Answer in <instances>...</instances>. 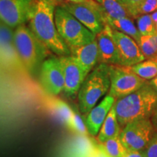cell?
I'll return each instance as SVG.
<instances>
[{"label": "cell", "mask_w": 157, "mask_h": 157, "mask_svg": "<svg viewBox=\"0 0 157 157\" xmlns=\"http://www.w3.org/2000/svg\"><path fill=\"white\" fill-rule=\"evenodd\" d=\"M60 0H34L28 26L45 46L58 56H71L68 44L60 36L55 21V11Z\"/></svg>", "instance_id": "cell-1"}, {"label": "cell", "mask_w": 157, "mask_h": 157, "mask_svg": "<svg viewBox=\"0 0 157 157\" xmlns=\"http://www.w3.org/2000/svg\"><path fill=\"white\" fill-rule=\"evenodd\" d=\"M157 105V92L149 82L134 93L116 100L114 107L118 121L124 127L130 121L151 119Z\"/></svg>", "instance_id": "cell-2"}, {"label": "cell", "mask_w": 157, "mask_h": 157, "mask_svg": "<svg viewBox=\"0 0 157 157\" xmlns=\"http://www.w3.org/2000/svg\"><path fill=\"white\" fill-rule=\"evenodd\" d=\"M14 42L25 71L30 75H35L50 50L25 24L15 29Z\"/></svg>", "instance_id": "cell-3"}, {"label": "cell", "mask_w": 157, "mask_h": 157, "mask_svg": "<svg viewBox=\"0 0 157 157\" xmlns=\"http://www.w3.org/2000/svg\"><path fill=\"white\" fill-rule=\"evenodd\" d=\"M110 87L109 65L98 63L86 76L78 93L80 113L87 114L95 106L98 101L109 92Z\"/></svg>", "instance_id": "cell-4"}, {"label": "cell", "mask_w": 157, "mask_h": 157, "mask_svg": "<svg viewBox=\"0 0 157 157\" xmlns=\"http://www.w3.org/2000/svg\"><path fill=\"white\" fill-rule=\"evenodd\" d=\"M55 21L58 33L69 48L95 40L96 35L60 5L55 11Z\"/></svg>", "instance_id": "cell-5"}, {"label": "cell", "mask_w": 157, "mask_h": 157, "mask_svg": "<svg viewBox=\"0 0 157 157\" xmlns=\"http://www.w3.org/2000/svg\"><path fill=\"white\" fill-rule=\"evenodd\" d=\"M111 87L109 94L116 100L134 93L148 81L135 73L131 66L109 65Z\"/></svg>", "instance_id": "cell-6"}, {"label": "cell", "mask_w": 157, "mask_h": 157, "mask_svg": "<svg viewBox=\"0 0 157 157\" xmlns=\"http://www.w3.org/2000/svg\"><path fill=\"white\" fill-rule=\"evenodd\" d=\"M155 133L151 119H143L127 124L121 130L119 137L128 150L144 151Z\"/></svg>", "instance_id": "cell-7"}, {"label": "cell", "mask_w": 157, "mask_h": 157, "mask_svg": "<svg viewBox=\"0 0 157 157\" xmlns=\"http://www.w3.org/2000/svg\"><path fill=\"white\" fill-rule=\"evenodd\" d=\"M59 5L71 13L95 35L105 27V23L99 10V3L95 0L80 3L60 0Z\"/></svg>", "instance_id": "cell-8"}, {"label": "cell", "mask_w": 157, "mask_h": 157, "mask_svg": "<svg viewBox=\"0 0 157 157\" xmlns=\"http://www.w3.org/2000/svg\"><path fill=\"white\" fill-rule=\"evenodd\" d=\"M39 79L42 89L48 95L55 96L63 91L64 75L58 56L50 57L42 63Z\"/></svg>", "instance_id": "cell-9"}, {"label": "cell", "mask_w": 157, "mask_h": 157, "mask_svg": "<svg viewBox=\"0 0 157 157\" xmlns=\"http://www.w3.org/2000/svg\"><path fill=\"white\" fill-rule=\"evenodd\" d=\"M34 0H0L1 22L15 29L28 23Z\"/></svg>", "instance_id": "cell-10"}, {"label": "cell", "mask_w": 157, "mask_h": 157, "mask_svg": "<svg viewBox=\"0 0 157 157\" xmlns=\"http://www.w3.org/2000/svg\"><path fill=\"white\" fill-rule=\"evenodd\" d=\"M112 36L117 45L119 57V65L132 66L146 60V57L143 54L138 44L134 39L113 29Z\"/></svg>", "instance_id": "cell-11"}, {"label": "cell", "mask_w": 157, "mask_h": 157, "mask_svg": "<svg viewBox=\"0 0 157 157\" xmlns=\"http://www.w3.org/2000/svg\"><path fill=\"white\" fill-rule=\"evenodd\" d=\"M58 57L63 71L65 95L70 98H75L87 75L71 56Z\"/></svg>", "instance_id": "cell-12"}, {"label": "cell", "mask_w": 157, "mask_h": 157, "mask_svg": "<svg viewBox=\"0 0 157 157\" xmlns=\"http://www.w3.org/2000/svg\"><path fill=\"white\" fill-rule=\"evenodd\" d=\"M13 29L1 22V60L2 65L8 68L25 70L17 54L14 42Z\"/></svg>", "instance_id": "cell-13"}, {"label": "cell", "mask_w": 157, "mask_h": 157, "mask_svg": "<svg viewBox=\"0 0 157 157\" xmlns=\"http://www.w3.org/2000/svg\"><path fill=\"white\" fill-rule=\"evenodd\" d=\"M99 52V63L119 65L117 45L112 36V29L108 24L96 35Z\"/></svg>", "instance_id": "cell-14"}, {"label": "cell", "mask_w": 157, "mask_h": 157, "mask_svg": "<svg viewBox=\"0 0 157 157\" xmlns=\"http://www.w3.org/2000/svg\"><path fill=\"white\" fill-rule=\"evenodd\" d=\"M71 56L88 75L99 63V52L97 40L78 47L70 48Z\"/></svg>", "instance_id": "cell-15"}, {"label": "cell", "mask_w": 157, "mask_h": 157, "mask_svg": "<svg viewBox=\"0 0 157 157\" xmlns=\"http://www.w3.org/2000/svg\"><path fill=\"white\" fill-rule=\"evenodd\" d=\"M115 101V98L108 94L101 103L90 110L85 119V124L89 134L93 136L98 135Z\"/></svg>", "instance_id": "cell-16"}, {"label": "cell", "mask_w": 157, "mask_h": 157, "mask_svg": "<svg viewBox=\"0 0 157 157\" xmlns=\"http://www.w3.org/2000/svg\"><path fill=\"white\" fill-rule=\"evenodd\" d=\"M121 132V126L118 121L117 113L113 105L98 132L97 140L99 143H103L110 138L119 136Z\"/></svg>", "instance_id": "cell-17"}, {"label": "cell", "mask_w": 157, "mask_h": 157, "mask_svg": "<svg viewBox=\"0 0 157 157\" xmlns=\"http://www.w3.org/2000/svg\"><path fill=\"white\" fill-rule=\"evenodd\" d=\"M102 17L105 24H108L113 29L128 35L134 39L137 43L139 42L141 34L133 23L132 17H122L119 19L110 18L105 16H102Z\"/></svg>", "instance_id": "cell-18"}, {"label": "cell", "mask_w": 157, "mask_h": 157, "mask_svg": "<svg viewBox=\"0 0 157 157\" xmlns=\"http://www.w3.org/2000/svg\"><path fill=\"white\" fill-rule=\"evenodd\" d=\"M98 3L102 16L113 19L132 17L119 0H99Z\"/></svg>", "instance_id": "cell-19"}, {"label": "cell", "mask_w": 157, "mask_h": 157, "mask_svg": "<svg viewBox=\"0 0 157 157\" xmlns=\"http://www.w3.org/2000/svg\"><path fill=\"white\" fill-rule=\"evenodd\" d=\"M48 105L51 111L67 127L73 114V109L67 103L54 98H50L48 100Z\"/></svg>", "instance_id": "cell-20"}, {"label": "cell", "mask_w": 157, "mask_h": 157, "mask_svg": "<svg viewBox=\"0 0 157 157\" xmlns=\"http://www.w3.org/2000/svg\"><path fill=\"white\" fill-rule=\"evenodd\" d=\"M137 75L144 79L151 80L157 76V55L131 66Z\"/></svg>", "instance_id": "cell-21"}, {"label": "cell", "mask_w": 157, "mask_h": 157, "mask_svg": "<svg viewBox=\"0 0 157 157\" xmlns=\"http://www.w3.org/2000/svg\"><path fill=\"white\" fill-rule=\"evenodd\" d=\"M101 147L110 157H123L127 151L119 136L112 137L101 143Z\"/></svg>", "instance_id": "cell-22"}, {"label": "cell", "mask_w": 157, "mask_h": 157, "mask_svg": "<svg viewBox=\"0 0 157 157\" xmlns=\"http://www.w3.org/2000/svg\"><path fill=\"white\" fill-rule=\"evenodd\" d=\"M136 23L141 36H152L157 33L151 14L139 15L136 17Z\"/></svg>", "instance_id": "cell-23"}, {"label": "cell", "mask_w": 157, "mask_h": 157, "mask_svg": "<svg viewBox=\"0 0 157 157\" xmlns=\"http://www.w3.org/2000/svg\"><path fill=\"white\" fill-rule=\"evenodd\" d=\"M67 127L74 132L77 133L78 135L86 136L89 134L86 124L84 122L81 116L77 113L76 110L73 109V114Z\"/></svg>", "instance_id": "cell-24"}, {"label": "cell", "mask_w": 157, "mask_h": 157, "mask_svg": "<svg viewBox=\"0 0 157 157\" xmlns=\"http://www.w3.org/2000/svg\"><path fill=\"white\" fill-rule=\"evenodd\" d=\"M137 44L146 59L151 58L157 55V50L151 42L149 36H141L140 41Z\"/></svg>", "instance_id": "cell-25"}, {"label": "cell", "mask_w": 157, "mask_h": 157, "mask_svg": "<svg viewBox=\"0 0 157 157\" xmlns=\"http://www.w3.org/2000/svg\"><path fill=\"white\" fill-rule=\"evenodd\" d=\"M156 10H157V0H143L137 8L135 18L141 15L151 14Z\"/></svg>", "instance_id": "cell-26"}, {"label": "cell", "mask_w": 157, "mask_h": 157, "mask_svg": "<svg viewBox=\"0 0 157 157\" xmlns=\"http://www.w3.org/2000/svg\"><path fill=\"white\" fill-rule=\"evenodd\" d=\"M143 0H119V2L127 10L132 18H135L137 8Z\"/></svg>", "instance_id": "cell-27"}, {"label": "cell", "mask_w": 157, "mask_h": 157, "mask_svg": "<svg viewBox=\"0 0 157 157\" xmlns=\"http://www.w3.org/2000/svg\"><path fill=\"white\" fill-rule=\"evenodd\" d=\"M146 157H157V132L150 140L146 148L144 150Z\"/></svg>", "instance_id": "cell-28"}, {"label": "cell", "mask_w": 157, "mask_h": 157, "mask_svg": "<svg viewBox=\"0 0 157 157\" xmlns=\"http://www.w3.org/2000/svg\"><path fill=\"white\" fill-rule=\"evenodd\" d=\"M123 157H146L144 151L128 150L125 153Z\"/></svg>", "instance_id": "cell-29"}, {"label": "cell", "mask_w": 157, "mask_h": 157, "mask_svg": "<svg viewBox=\"0 0 157 157\" xmlns=\"http://www.w3.org/2000/svg\"><path fill=\"white\" fill-rule=\"evenodd\" d=\"M151 120L153 124V126H154L155 131L157 132V105L155 108L154 112L152 113V116L151 117Z\"/></svg>", "instance_id": "cell-30"}, {"label": "cell", "mask_w": 157, "mask_h": 157, "mask_svg": "<svg viewBox=\"0 0 157 157\" xmlns=\"http://www.w3.org/2000/svg\"><path fill=\"white\" fill-rule=\"evenodd\" d=\"M149 38H150L151 42H152L155 49L157 50V33L154 35H152V36H149Z\"/></svg>", "instance_id": "cell-31"}, {"label": "cell", "mask_w": 157, "mask_h": 157, "mask_svg": "<svg viewBox=\"0 0 157 157\" xmlns=\"http://www.w3.org/2000/svg\"><path fill=\"white\" fill-rule=\"evenodd\" d=\"M148 82L149 84H150V85L151 86V87L157 92V76L154 78L150 80Z\"/></svg>", "instance_id": "cell-32"}, {"label": "cell", "mask_w": 157, "mask_h": 157, "mask_svg": "<svg viewBox=\"0 0 157 157\" xmlns=\"http://www.w3.org/2000/svg\"><path fill=\"white\" fill-rule=\"evenodd\" d=\"M151 17H152V19L153 21H154V23L155 24V26H156V31H157V10H156L154 12V13H151Z\"/></svg>", "instance_id": "cell-33"}, {"label": "cell", "mask_w": 157, "mask_h": 157, "mask_svg": "<svg viewBox=\"0 0 157 157\" xmlns=\"http://www.w3.org/2000/svg\"><path fill=\"white\" fill-rule=\"evenodd\" d=\"M65 1L70 2H75V3H80V2H87L90 0H65Z\"/></svg>", "instance_id": "cell-34"}, {"label": "cell", "mask_w": 157, "mask_h": 157, "mask_svg": "<svg viewBox=\"0 0 157 157\" xmlns=\"http://www.w3.org/2000/svg\"><path fill=\"white\" fill-rule=\"evenodd\" d=\"M95 1L98 2H99V0H95Z\"/></svg>", "instance_id": "cell-35"}]
</instances>
